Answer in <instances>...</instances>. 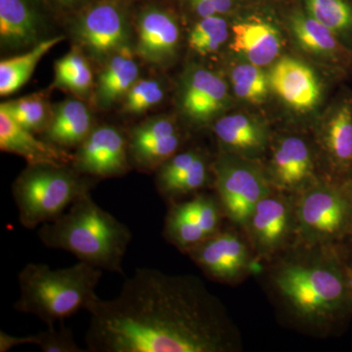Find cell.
Wrapping results in <instances>:
<instances>
[{
    "label": "cell",
    "mask_w": 352,
    "mask_h": 352,
    "mask_svg": "<svg viewBox=\"0 0 352 352\" xmlns=\"http://www.w3.org/2000/svg\"><path fill=\"white\" fill-rule=\"evenodd\" d=\"M90 352H232L239 337L199 278L138 268L113 300L89 307Z\"/></svg>",
    "instance_id": "obj_1"
},
{
    "label": "cell",
    "mask_w": 352,
    "mask_h": 352,
    "mask_svg": "<svg viewBox=\"0 0 352 352\" xmlns=\"http://www.w3.org/2000/svg\"><path fill=\"white\" fill-rule=\"evenodd\" d=\"M310 249L280 263L273 272V285L298 321L333 328L352 316L351 263L336 245Z\"/></svg>",
    "instance_id": "obj_2"
},
{
    "label": "cell",
    "mask_w": 352,
    "mask_h": 352,
    "mask_svg": "<svg viewBox=\"0 0 352 352\" xmlns=\"http://www.w3.org/2000/svg\"><path fill=\"white\" fill-rule=\"evenodd\" d=\"M41 242L50 249L71 252L78 261L124 275L122 263L131 231L87 194L56 219L39 226Z\"/></svg>",
    "instance_id": "obj_3"
},
{
    "label": "cell",
    "mask_w": 352,
    "mask_h": 352,
    "mask_svg": "<svg viewBox=\"0 0 352 352\" xmlns=\"http://www.w3.org/2000/svg\"><path fill=\"white\" fill-rule=\"evenodd\" d=\"M103 271L80 261L53 270L47 264L28 263L18 275L20 296L14 309L34 315L47 325L85 310L99 298L96 289Z\"/></svg>",
    "instance_id": "obj_4"
},
{
    "label": "cell",
    "mask_w": 352,
    "mask_h": 352,
    "mask_svg": "<svg viewBox=\"0 0 352 352\" xmlns=\"http://www.w3.org/2000/svg\"><path fill=\"white\" fill-rule=\"evenodd\" d=\"M92 184L89 177L69 166L28 164L12 185L20 223L32 230L56 219L78 199L89 194Z\"/></svg>",
    "instance_id": "obj_5"
},
{
    "label": "cell",
    "mask_w": 352,
    "mask_h": 352,
    "mask_svg": "<svg viewBox=\"0 0 352 352\" xmlns=\"http://www.w3.org/2000/svg\"><path fill=\"white\" fill-rule=\"evenodd\" d=\"M295 208V232L305 247L336 245L349 238L352 208L342 182L312 183L298 194Z\"/></svg>",
    "instance_id": "obj_6"
},
{
    "label": "cell",
    "mask_w": 352,
    "mask_h": 352,
    "mask_svg": "<svg viewBox=\"0 0 352 352\" xmlns=\"http://www.w3.org/2000/svg\"><path fill=\"white\" fill-rule=\"evenodd\" d=\"M214 183L224 215L245 227L259 201L272 193L265 171L254 160L222 152L212 164Z\"/></svg>",
    "instance_id": "obj_7"
},
{
    "label": "cell",
    "mask_w": 352,
    "mask_h": 352,
    "mask_svg": "<svg viewBox=\"0 0 352 352\" xmlns=\"http://www.w3.org/2000/svg\"><path fill=\"white\" fill-rule=\"evenodd\" d=\"M76 16V41L96 61H106L129 45L131 31L124 0H95Z\"/></svg>",
    "instance_id": "obj_8"
},
{
    "label": "cell",
    "mask_w": 352,
    "mask_h": 352,
    "mask_svg": "<svg viewBox=\"0 0 352 352\" xmlns=\"http://www.w3.org/2000/svg\"><path fill=\"white\" fill-rule=\"evenodd\" d=\"M168 205L163 236L183 254L221 230L224 212L217 196L197 193Z\"/></svg>",
    "instance_id": "obj_9"
},
{
    "label": "cell",
    "mask_w": 352,
    "mask_h": 352,
    "mask_svg": "<svg viewBox=\"0 0 352 352\" xmlns=\"http://www.w3.org/2000/svg\"><path fill=\"white\" fill-rule=\"evenodd\" d=\"M129 164L127 136L117 127L100 126L76 148L71 166L80 175L106 179L126 175Z\"/></svg>",
    "instance_id": "obj_10"
},
{
    "label": "cell",
    "mask_w": 352,
    "mask_h": 352,
    "mask_svg": "<svg viewBox=\"0 0 352 352\" xmlns=\"http://www.w3.org/2000/svg\"><path fill=\"white\" fill-rule=\"evenodd\" d=\"M230 103L227 83L203 67H192L182 78L179 107L191 124L206 126L221 117Z\"/></svg>",
    "instance_id": "obj_11"
},
{
    "label": "cell",
    "mask_w": 352,
    "mask_h": 352,
    "mask_svg": "<svg viewBox=\"0 0 352 352\" xmlns=\"http://www.w3.org/2000/svg\"><path fill=\"white\" fill-rule=\"evenodd\" d=\"M245 228L256 252L261 256H272L283 249L295 232V203L283 194L272 192L256 206Z\"/></svg>",
    "instance_id": "obj_12"
},
{
    "label": "cell",
    "mask_w": 352,
    "mask_h": 352,
    "mask_svg": "<svg viewBox=\"0 0 352 352\" xmlns=\"http://www.w3.org/2000/svg\"><path fill=\"white\" fill-rule=\"evenodd\" d=\"M190 256L208 277L220 283H233L249 270L251 254L239 235L222 231L191 248Z\"/></svg>",
    "instance_id": "obj_13"
},
{
    "label": "cell",
    "mask_w": 352,
    "mask_h": 352,
    "mask_svg": "<svg viewBox=\"0 0 352 352\" xmlns=\"http://www.w3.org/2000/svg\"><path fill=\"white\" fill-rule=\"evenodd\" d=\"M127 140L131 164L144 173H156L178 152L182 138L175 120L157 116L134 126Z\"/></svg>",
    "instance_id": "obj_14"
},
{
    "label": "cell",
    "mask_w": 352,
    "mask_h": 352,
    "mask_svg": "<svg viewBox=\"0 0 352 352\" xmlns=\"http://www.w3.org/2000/svg\"><path fill=\"white\" fill-rule=\"evenodd\" d=\"M320 146L335 179L352 175V92L344 90L322 118Z\"/></svg>",
    "instance_id": "obj_15"
},
{
    "label": "cell",
    "mask_w": 352,
    "mask_h": 352,
    "mask_svg": "<svg viewBox=\"0 0 352 352\" xmlns=\"http://www.w3.org/2000/svg\"><path fill=\"white\" fill-rule=\"evenodd\" d=\"M136 53L155 66H166L173 61L179 45L180 30L175 16L168 9L149 4L138 16Z\"/></svg>",
    "instance_id": "obj_16"
},
{
    "label": "cell",
    "mask_w": 352,
    "mask_h": 352,
    "mask_svg": "<svg viewBox=\"0 0 352 352\" xmlns=\"http://www.w3.org/2000/svg\"><path fill=\"white\" fill-rule=\"evenodd\" d=\"M314 153L305 139L284 136L275 143L265 173L272 188L300 194L314 182Z\"/></svg>",
    "instance_id": "obj_17"
},
{
    "label": "cell",
    "mask_w": 352,
    "mask_h": 352,
    "mask_svg": "<svg viewBox=\"0 0 352 352\" xmlns=\"http://www.w3.org/2000/svg\"><path fill=\"white\" fill-rule=\"evenodd\" d=\"M212 176V164L205 154L197 150L177 152L157 168L156 187L164 200L171 204L205 189Z\"/></svg>",
    "instance_id": "obj_18"
},
{
    "label": "cell",
    "mask_w": 352,
    "mask_h": 352,
    "mask_svg": "<svg viewBox=\"0 0 352 352\" xmlns=\"http://www.w3.org/2000/svg\"><path fill=\"white\" fill-rule=\"evenodd\" d=\"M270 85L292 109L307 112L322 98L318 78L309 67L293 58H282L270 71Z\"/></svg>",
    "instance_id": "obj_19"
},
{
    "label": "cell",
    "mask_w": 352,
    "mask_h": 352,
    "mask_svg": "<svg viewBox=\"0 0 352 352\" xmlns=\"http://www.w3.org/2000/svg\"><path fill=\"white\" fill-rule=\"evenodd\" d=\"M0 149L22 157L31 166H71L74 160V154L43 138H36L34 132L17 124L2 108H0Z\"/></svg>",
    "instance_id": "obj_20"
},
{
    "label": "cell",
    "mask_w": 352,
    "mask_h": 352,
    "mask_svg": "<svg viewBox=\"0 0 352 352\" xmlns=\"http://www.w3.org/2000/svg\"><path fill=\"white\" fill-rule=\"evenodd\" d=\"M289 23L292 32L303 50L325 58L340 71H352V50L335 32L305 11L292 12Z\"/></svg>",
    "instance_id": "obj_21"
},
{
    "label": "cell",
    "mask_w": 352,
    "mask_h": 352,
    "mask_svg": "<svg viewBox=\"0 0 352 352\" xmlns=\"http://www.w3.org/2000/svg\"><path fill=\"white\" fill-rule=\"evenodd\" d=\"M212 131L223 152L248 159H256L268 145V131L263 122L245 113L221 116L212 124Z\"/></svg>",
    "instance_id": "obj_22"
},
{
    "label": "cell",
    "mask_w": 352,
    "mask_h": 352,
    "mask_svg": "<svg viewBox=\"0 0 352 352\" xmlns=\"http://www.w3.org/2000/svg\"><path fill=\"white\" fill-rule=\"evenodd\" d=\"M43 28L38 0H0L2 48L19 50L38 44Z\"/></svg>",
    "instance_id": "obj_23"
},
{
    "label": "cell",
    "mask_w": 352,
    "mask_h": 352,
    "mask_svg": "<svg viewBox=\"0 0 352 352\" xmlns=\"http://www.w3.org/2000/svg\"><path fill=\"white\" fill-rule=\"evenodd\" d=\"M231 48L250 63L267 66L279 56L283 39L279 30L267 21L243 20L232 27Z\"/></svg>",
    "instance_id": "obj_24"
},
{
    "label": "cell",
    "mask_w": 352,
    "mask_h": 352,
    "mask_svg": "<svg viewBox=\"0 0 352 352\" xmlns=\"http://www.w3.org/2000/svg\"><path fill=\"white\" fill-rule=\"evenodd\" d=\"M94 127V119L87 106L76 99H67L53 111L43 138L68 150L82 144Z\"/></svg>",
    "instance_id": "obj_25"
},
{
    "label": "cell",
    "mask_w": 352,
    "mask_h": 352,
    "mask_svg": "<svg viewBox=\"0 0 352 352\" xmlns=\"http://www.w3.org/2000/svg\"><path fill=\"white\" fill-rule=\"evenodd\" d=\"M139 80V67L131 46L126 45L109 58L95 90L97 105L107 109L126 96Z\"/></svg>",
    "instance_id": "obj_26"
},
{
    "label": "cell",
    "mask_w": 352,
    "mask_h": 352,
    "mask_svg": "<svg viewBox=\"0 0 352 352\" xmlns=\"http://www.w3.org/2000/svg\"><path fill=\"white\" fill-rule=\"evenodd\" d=\"M63 39V36L45 39L24 54L2 60L0 63V95L4 97L15 94L29 82L41 58Z\"/></svg>",
    "instance_id": "obj_27"
},
{
    "label": "cell",
    "mask_w": 352,
    "mask_h": 352,
    "mask_svg": "<svg viewBox=\"0 0 352 352\" xmlns=\"http://www.w3.org/2000/svg\"><path fill=\"white\" fill-rule=\"evenodd\" d=\"M305 11L335 32L352 50V2L351 0H302Z\"/></svg>",
    "instance_id": "obj_28"
},
{
    "label": "cell",
    "mask_w": 352,
    "mask_h": 352,
    "mask_svg": "<svg viewBox=\"0 0 352 352\" xmlns=\"http://www.w3.org/2000/svg\"><path fill=\"white\" fill-rule=\"evenodd\" d=\"M94 85V74L87 60L78 50L69 51L55 63L53 87L72 94L85 95Z\"/></svg>",
    "instance_id": "obj_29"
},
{
    "label": "cell",
    "mask_w": 352,
    "mask_h": 352,
    "mask_svg": "<svg viewBox=\"0 0 352 352\" xmlns=\"http://www.w3.org/2000/svg\"><path fill=\"white\" fill-rule=\"evenodd\" d=\"M0 108L4 109L17 124L34 133L45 131L52 117L47 102L38 94L4 102Z\"/></svg>",
    "instance_id": "obj_30"
},
{
    "label": "cell",
    "mask_w": 352,
    "mask_h": 352,
    "mask_svg": "<svg viewBox=\"0 0 352 352\" xmlns=\"http://www.w3.org/2000/svg\"><path fill=\"white\" fill-rule=\"evenodd\" d=\"M263 67L245 62L236 65L230 72L233 91L238 98L252 104L265 101L268 94L270 78Z\"/></svg>",
    "instance_id": "obj_31"
},
{
    "label": "cell",
    "mask_w": 352,
    "mask_h": 352,
    "mask_svg": "<svg viewBox=\"0 0 352 352\" xmlns=\"http://www.w3.org/2000/svg\"><path fill=\"white\" fill-rule=\"evenodd\" d=\"M229 36L228 23L224 16L200 18L189 34L191 50L201 55L217 52Z\"/></svg>",
    "instance_id": "obj_32"
},
{
    "label": "cell",
    "mask_w": 352,
    "mask_h": 352,
    "mask_svg": "<svg viewBox=\"0 0 352 352\" xmlns=\"http://www.w3.org/2000/svg\"><path fill=\"white\" fill-rule=\"evenodd\" d=\"M164 97V87L153 78H141L132 85L124 97L122 113L126 115H141L159 105Z\"/></svg>",
    "instance_id": "obj_33"
},
{
    "label": "cell",
    "mask_w": 352,
    "mask_h": 352,
    "mask_svg": "<svg viewBox=\"0 0 352 352\" xmlns=\"http://www.w3.org/2000/svg\"><path fill=\"white\" fill-rule=\"evenodd\" d=\"M30 344H36L43 352H83L76 344L71 329L61 322L60 328H47V330L30 336Z\"/></svg>",
    "instance_id": "obj_34"
},
{
    "label": "cell",
    "mask_w": 352,
    "mask_h": 352,
    "mask_svg": "<svg viewBox=\"0 0 352 352\" xmlns=\"http://www.w3.org/2000/svg\"><path fill=\"white\" fill-rule=\"evenodd\" d=\"M41 1L55 12L76 14L90 3L91 0H41Z\"/></svg>",
    "instance_id": "obj_35"
},
{
    "label": "cell",
    "mask_w": 352,
    "mask_h": 352,
    "mask_svg": "<svg viewBox=\"0 0 352 352\" xmlns=\"http://www.w3.org/2000/svg\"><path fill=\"white\" fill-rule=\"evenodd\" d=\"M23 344H30V336L16 337L6 332H0V352H7Z\"/></svg>",
    "instance_id": "obj_36"
},
{
    "label": "cell",
    "mask_w": 352,
    "mask_h": 352,
    "mask_svg": "<svg viewBox=\"0 0 352 352\" xmlns=\"http://www.w3.org/2000/svg\"><path fill=\"white\" fill-rule=\"evenodd\" d=\"M342 183H344V188H346L347 194H349V199H351V208H352V175H349V177L346 178V179L342 180ZM347 240L352 244V221H351V232H349V238Z\"/></svg>",
    "instance_id": "obj_37"
},
{
    "label": "cell",
    "mask_w": 352,
    "mask_h": 352,
    "mask_svg": "<svg viewBox=\"0 0 352 352\" xmlns=\"http://www.w3.org/2000/svg\"><path fill=\"white\" fill-rule=\"evenodd\" d=\"M351 274H352V263H351Z\"/></svg>",
    "instance_id": "obj_38"
}]
</instances>
